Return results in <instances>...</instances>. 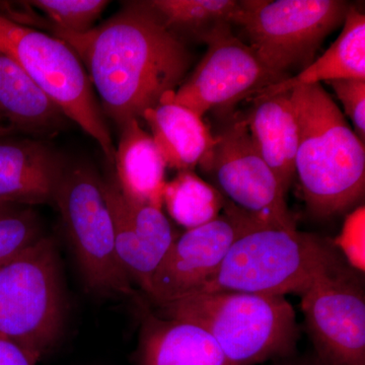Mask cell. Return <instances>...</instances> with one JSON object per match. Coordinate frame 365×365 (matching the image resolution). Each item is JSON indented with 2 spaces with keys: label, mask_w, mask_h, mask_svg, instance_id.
Instances as JSON below:
<instances>
[{
  "label": "cell",
  "mask_w": 365,
  "mask_h": 365,
  "mask_svg": "<svg viewBox=\"0 0 365 365\" xmlns=\"http://www.w3.org/2000/svg\"><path fill=\"white\" fill-rule=\"evenodd\" d=\"M357 273L341 258L300 294L307 332L325 365H365V294Z\"/></svg>",
  "instance_id": "cell-10"
},
{
  "label": "cell",
  "mask_w": 365,
  "mask_h": 365,
  "mask_svg": "<svg viewBox=\"0 0 365 365\" xmlns=\"http://www.w3.org/2000/svg\"><path fill=\"white\" fill-rule=\"evenodd\" d=\"M66 314L58 248L43 235L0 266V335L38 364L58 344Z\"/></svg>",
  "instance_id": "cell-5"
},
{
  "label": "cell",
  "mask_w": 365,
  "mask_h": 365,
  "mask_svg": "<svg viewBox=\"0 0 365 365\" xmlns=\"http://www.w3.org/2000/svg\"><path fill=\"white\" fill-rule=\"evenodd\" d=\"M6 136V134L2 133V132H0V137Z\"/></svg>",
  "instance_id": "cell-30"
},
{
  "label": "cell",
  "mask_w": 365,
  "mask_h": 365,
  "mask_svg": "<svg viewBox=\"0 0 365 365\" xmlns=\"http://www.w3.org/2000/svg\"><path fill=\"white\" fill-rule=\"evenodd\" d=\"M240 1L235 0H151L146 6L163 26L182 40L203 42L218 26L230 24Z\"/></svg>",
  "instance_id": "cell-21"
},
{
  "label": "cell",
  "mask_w": 365,
  "mask_h": 365,
  "mask_svg": "<svg viewBox=\"0 0 365 365\" xmlns=\"http://www.w3.org/2000/svg\"><path fill=\"white\" fill-rule=\"evenodd\" d=\"M197 167L235 207L269 225L297 227L287 193L257 150L245 118L215 134Z\"/></svg>",
  "instance_id": "cell-9"
},
{
  "label": "cell",
  "mask_w": 365,
  "mask_h": 365,
  "mask_svg": "<svg viewBox=\"0 0 365 365\" xmlns=\"http://www.w3.org/2000/svg\"><path fill=\"white\" fill-rule=\"evenodd\" d=\"M155 307L163 318L202 327L235 365L273 362L297 353L300 329L285 297L196 292Z\"/></svg>",
  "instance_id": "cell-3"
},
{
  "label": "cell",
  "mask_w": 365,
  "mask_h": 365,
  "mask_svg": "<svg viewBox=\"0 0 365 365\" xmlns=\"http://www.w3.org/2000/svg\"><path fill=\"white\" fill-rule=\"evenodd\" d=\"M0 365H37L23 348L0 335Z\"/></svg>",
  "instance_id": "cell-27"
},
{
  "label": "cell",
  "mask_w": 365,
  "mask_h": 365,
  "mask_svg": "<svg viewBox=\"0 0 365 365\" xmlns=\"http://www.w3.org/2000/svg\"><path fill=\"white\" fill-rule=\"evenodd\" d=\"M85 284L103 297H131L130 278L118 258L104 181L90 168L66 170L55 196Z\"/></svg>",
  "instance_id": "cell-8"
},
{
  "label": "cell",
  "mask_w": 365,
  "mask_h": 365,
  "mask_svg": "<svg viewBox=\"0 0 365 365\" xmlns=\"http://www.w3.org/2000/svg\"><path fill=\"white\" fill-rule=\"evenodd\" d=\"M150 135L170 169L193 170L215 139L202 118L169 100L144 113Z\"/></svg>",
  "instance_id": "cell-19"
},
{
  "label": "cell",
  "mask_w": 365,
  "mask_h": 365,
  "mask_svg": "<svg viewBox=\"0 0 365 365\" xmlns=\"http://www.w3.org/2000/svg\"><path fill=\"white\" fill-rule=\"evenodd\" d=\"M270 365H325L314 352L309 354H294L287 359L275 360Z\"/></svg>",
  "instance_id": "cell-28"
},
{
  "label": "cell",
  "mask_w": 365,
  "mask_h": 365,
  "mask_svg": "<svg viewBox=\"0 0 365 365\" xmlns=\"http://www.w3.org/2000/svg\"><path fill=\"white\" fill-rule=\"evenodd\" d=\"M342 32L318 59L294 78L268 86L255 97H267L294 90L300 86L321 85L342 79H365V16L350 6Z\"/></svg>",
  "instance_id": "cell-20"
},
{
  "label": "cell",
  "mask_w": 365,
  "mask_h": 365,
  "mask_svg": "<svg viewBox=\"0 0 365 365\" xmlns=\"http://www.w3.org/2000/svg\"><path fill=\"white\" fill-rule=\"evenodd\" d=\"M137 365H235L202 327L148 313L139 337Z\"/></svg>",
  "instance_id": "cell-15"
},
{
  "label": "cell",
  "mask_w": 365,
  "mask_h": 365,
  "mask_svg": "<svg viewBox=\"0 0 365 365\" xmlns=\"http://www.w3.org/2000/svg\"><path fill=\"white\" fill-rule=\"evenodd\" d=\"M349 6L342 0H244L232 25L241 26L262 63L285 79L288 71L314 61Z\"/></svg>",
  "instance_id": "cell-7"
},
{
  "label": "cell",
  "mask_w": 365,
  "mask_h": 365,
  "mask_svg": "<svg viewBox=\"0 0 365 365\" xmlns=\"http://www.w3.org/2000/svg\"><path fill=\"white\" fill-rule=\"evenodd\" d=\"M64 170L59 158L44 144L0 139V200L4 202L18 206L54 203Z\"/></svg>",
  "instance_id": "cell-14"
},
{
  "label": "cell",
  "mask_w": 365,
  "mask_h": 365,
  "mask_svg": "<svg viewBox=\"0 0 365 365\" xmlns=\"http://www.w3.org/2000/svg\"><path fill=\"white\" fill-rule=\"evenodd\" d=\"M341 258L333 242L319 235L264 225L239 237L215 275L193 294H302Z\"/></svg>",
  "instance_id": "cell-4"
},
{
  "label": "cell",
  "mask_w": 365,
  "mask_h": 365,
  "mask_svg": "<svg viewBox=\"0 0 365 365\" xmlns=\"http://www.w3.org/2000/svg\"><path fill=\"white\" fill-rule=\"evenodd\" d=\"M47 16L48 25L71 33H85L102 14L105 0H33L25 1Z\"/></svg>",
  "instance_id": "cell-23"
},
{
  "label": "cell",
  "mask_w": 365,
  "mask_h": 365,
  "mask_svg": "<svg viewBox=\"0 0 365 365\" xmlns=\"http://www.w3.org/2000/svg\"><path fill=\"white\" fill-rule=\"evenodd\" d=\"M43 237L37 215L32 209L19 207L0 217V266Z\"/></svg>",
  "instance_id": "cell-24"
},
{
  "label": "cell",
  "mask_w": 365,
  "mask_h": 365,
  "mask_svg": "<svg viewBox=\"0 0 365 365\" xmlns=\"http://www.w3.org/2000/svg\"><path fill=\"white\" fill-rule=\"evenodd\" d=\"M203 42L207 51L195 71L163 100L203 118L215 108L235 105L283 79L269 71L254 50L232 34L230 24L216 28Z\"/></svg>",
  "instance_id": "cell-11"
},
{
  "label": "cell",
  "mask_w": 365,
  "mask_h": 365,
  "mask_svg": "<svg viewBox=\"0 0 365 365\" xmlns=\"http://www.w3.org/2000/svg\"><path fill=\"white\" fill-rule=\"evenodd\" d=\"M257 150L287 193L295 177L299 130L289 91L256 97L245 118Z\"/></svg>",
  "instance_id": "cell-16"
},
{
  "label": "cell",
  "mask_w": 365,
  "mask_h": 365,
  "mask_svg": "<svg viewBox=\"0 0 365 365\" xmlns=\"http://www.w3.org/2000/svg\"><path fill=\"white\" fill-rule=\"evenodd\" d=\"M335 91L345 114L351 120L354 133L365 141V79H342L327 83Z\"/></svg>",
  "instance_id": "cell-26"
},
{
  "label": "cell",
  "mask_w": 365,
  "mask_h": 365,
  "mask_svg": "<svg viewBox=\"0 0 365 365\" xmlns=\"http://www.w3.org/2000/svg\"><path fill=\"white\" fill-rule=\"evenodd\" d=\"M264 225L269 223L227 200L215 220L177 237L155 271L146 297L158 306L200 289L215 275L235 242Z\"/></svg>",
  "instance_id": "cell-12"
},
{
  "label": "cell",
  "mask_w": 365,
  "mask_h": 365,
  "mask_svg": "<svg viewBox=\"0 0 365 365\" xmlns=\"http://www.w3.org/2000/svg\"><path fill=\"white\" fill-rule=\"evenodd\" d=\"M0 52L13 59L50 100L93 137L110 163L116 148L83 63L63 41L0 14Z\"/></svg>",
  "instance_id": "cell-6"
},
{
  "label": "cell",
  "mask_w": 365,
  "mask_h": 365,
  "mask_svg": "<svg viewBox=\"0 0 365 365\" xmlns=\"http://www.w3.org/2000/svg\"><path fill=\"white\" fill-rule=\"evenodd\" d=\"M333 245L350 268L365 270V207L359 205L346 215L339 235Z\"/></svg>",
  "instance_id": "cell-25"
},
{
  "label": "cell",
  "mask_w": 365,
  "mask_h": 365,
  "mask_svg": "<svg viewBox=\"0 0 365 365\" xmlns=\"http://www.w3.org/2000/svg\"><path fill=\"white\" fill-rule=\"evenodd\" d=\"M118 258L132 283L148 294L151 280L177 239L163 208L127 200L116 181H104Z\"/></svg>",
  "instance_id": "cell-13"
},
{
  "label": "cell",
  "mask_w": 365,
  "mask_h": 365,
  "mask_svg": "<svg viewBox=\"0 0 365 365\" xmlns=\"http://www.w3.org/2000/svg\"><path fill=\"white\" fill-rule=\"evenodd\" d=\"M19 207H21V206L14 205V204L7 203L0 200V217L13 212L14 210H16V209Z\"/></svg>",
  "instance_id": "cell-29"
},
{
  "label": "cell",
  "mask_w": 365,
  "mask_h": 365,
  "mask_svg": "<svg viewBox=\"0 0 365 365\" xmlns=\"http://www.w3.org/2000/svg\"><path fill=\"white\" fill-rule=\"evenodd\" d=\"M289 93L299 130L295 176L307 210L319 220L351 210L364 195V143L323 86Z\"/></svg>",
  "instance_id": "cell-2"
},
{
  "label": "cell",
  "mask_w": 365,
  "mask_h": 365,
  "mask_svg": "<svg viewBox=\"0 0 365 365\" xmlns=\"http://www.w3.org/2000/svg\"><path fill=\"white\" fill-rule=\"evenodd\" d=\"M225 202L222 194L193 170L179 172L163 190V206L170 218L186 230L215 220Z\"/></svg>",
  "instance_id": "cell-22"
},
{
  "label": "cell",
  "mask_w": 365,
  "mask_h": 365,
  "mask_svg": "<svg viewBox=\"0 0 365 365\" xmlns=\"http://www.w3.org/2000/svg\"><path fill=\"white\" fill-rule=\"evenodd\" d=\"M66 115L13 59L0 52V132L51 135Z\"/></svg>",
  "instance_id": "cell-17"
},
{
  "label": "cell",
  "mask_w": 365,
  "mask_h": 365,
  "mask_svg": "<svg viewBox=\"0 0 365 365\" xmlns=\"http://www.w3.org/2000/svg\"><path fill=\"white\" fill-rule=\"evenodd\" d=\"M114 163L118 187L127 200L163 208L167 165L139 120L122 127Z\"/></svg>",
  "instance_id": "cell-18"
},
{
  "label": "cell",
  "mask_w": 365,
  "mask_h": 365,
  "mask_svg": "<svg viewBox=\"0 0 365 365\" xmlns=\"http://www.w3.org/2000/svg\"><path fill=\"white\" fill-rule=\"evenodd\" d=\"M85 64L105 112L120 129L157 107L182 85L191 63L182 41L170 32L143 2H132L98 28L71 33L40 18Z\"/></svg>",
  "instance_id": "cell-1"
}]
</instances>
